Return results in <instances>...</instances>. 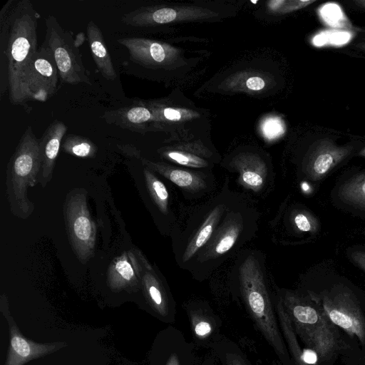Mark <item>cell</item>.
I'll list each match as a JSON object with an SVG mask.
<instances>
[{"mask_svg": "<svg viewBox=\"0 0 365 365\" xmlns=\"http://www.w3.org/2000/svg\"><path fill=\"white\" fill-rule=\"evenodd\" d=\"M40 15L29 0H9L0 11V93L25 106L23 79L37 48Z\"/></svg>", "mask_w": 365, "mask_h": 365, "instance_id": "cell-1", "label": "cell"}, {"mask_svg": "<svg viewBox=\"0 0 365 365\" xmlns=\"http://www.w3.org/2000/svg\"><path fill=\"white\" fill-rule=\"evenodd\" d=\"M259 254L250 252L238 266V288L253 323L272 348L280 365H294L281 331L273 297Z\"/></svg>", "mask_w": 365, "mask_h": 365, "instance_id": "cell-2", "label": "cell"}, {"mask_svg": "<svg viewBox=\"0 0 365 365\" xmlns=\"http://www.w3.org/2000/svg\"><path fill=\"white\" fill-rule=\"evenodd\" d=\"M277 294L287 312L294 331L318 359H331L341 346L336 326L329 319L314 297L301 295L287 289Z\"/></svg>", "mask_w": 365, "mask_h": 365, "instance_id": "cell-3", "label": "cell"}, {"mask_svg": "<svg viewBox=\"0 0 365 365\" xmlns=\"http://www.w3.org/2000/svg\"><path fill=\"white\" fill-rule=\"evenodd\" d=\"M256 213L235 200L211 238L186 267L196 279H204L228 256L253 237Z\"/></svg>", "mask_w": 365, "mask_h": 365, "instance_id": "cell-4", "label": "cell"}, {"mask_svg": "<svg viewBox=\"0 0 365 365\" xmlns=\"http://www.w3.org/2000/svg\"><path fill=\"white\" fill-rule=\"evenodd\" d=\"M41 170L38 140L29 125L9 159L6 178L11 211L21 219H26L34 210V205L29 199L27 191L38 181Z\"/></svg>", "mask_w": 365, "mask_h": 365, "instance_id": "cell-5", "label": "cell"}, {"mask_svg": "<svg viewBox=\"0 0 365 365\" xmlns=\"http://www.w3.org/2000/svg\"><path fill=\"white\" fill-rule=\"evenodd\" d=\"M237 199L227 185L220 194L200 207L181 235L178 237L176 259L185 269L196 255L208 242L222 218Z\"/></svg>", "mask_w": 365, "mask_h": 365, "instance_id": "cell-6", "label": "cell"}, {"mask_svg": "<svg viewBox=\"0 0 365 365\" xmlns=\"http://www.w3.org/2000/svg\"><path fill=\"white\" fill-rule=\"evenodd\" d=\"M45 24L46 34L43 43L49 49L56 62L61 81L71 85H91L88 73L83 66L72 33L65 30L53 15L47 16Z\"/></svg>", "mask_w": 365, "mask_h": 365, "instance_id": "cell-7", "label": "cell"}, {"mask_svg": "<svg viewBox=\"0 0 365 365\" xmlns=\"http://www.w3.org/2000/svg\"><path fill=\"white\" fill-rule=\"evenodd\" d=\"M64 216L68 235L73 250L82 263L94 253L96 226L91 218L86 201V190H71L66 198Z\"/></svg>", "mask_w": 365, "mask_h": 365, "instance_id": "cell-8", "label": "cell"}, {"mask_svg": "<svg viewBox=\"0 0 365 365\" xmlns=\"http://www.w3.org/2000/svg\"><path fill=\"white\" fill-rule=\"evenodd\" d=\"M58 70L49 49L42 43L26 69L23 88L27 101L45 102L58 90Z\"/></svg>", "mask_w": 365, "mask_h": 365, "instance_id": "cell-9", "label": "cell"}, {"mask_svg": "<svg viewBox=\"0 0 365 365\" xmlns=\"http://www.w3.org/2000/svg\"><path fill=\"white\" fill-rule=\"evenodd\" d=\"M0 312L8 324L9 346L4 365H24L66 347L65 341L38 343L26 338L20 331L8 304L6 295L0 298Z\"/></svg>", "mask_w": 365, "mask_h": 365, "instance_id": "cell-10", "label": "cell"}, {"mask_svg": "<svg viewBox=\"0 0 365 365\" xmlns=\"http://www.w3.org/2000/svg\"><path fill=\"white\" fill-rule=\"evenodd\" d=\"M319 304L335 326L365 343V317L347 292L333 289L323 294Z\"/></svg>", "mask_w": 365, "mask_h": 365, "instance_id": "cell-11", "label": "cell"}, {"mask_svg": "<svg viewBox=\"0 0 365 365\" xmlns=\"http://www.w3.org/2000/svg\"><path fill=\"white\" fill-rule=\"evenodd\" d=\"M117 41L128 50V58L123 63L124 69L133 76L143 69L164 66L175 55L174 48L155 40L140 37H123Z\"/></svg>", "mask_w": 365, "mask_h": 365, "instance_id": "cell-12", "label": "cell"}, {"mask_svg": "<svg viewBox=\"0 0 365 365\" xmlns=\"http://www.w3.org/2000/svg\"><path fill=\"white\" fill-rule=\"evenodd\" d=\"M184 309L190 323L192 342L197 349L210 350L222 335L221 319L205 301L187 302Z\"/></svg>", "mask_w": 365, "mask_h": 365, "instance_id": "cell-13", "label": "cell"}, {"mask_svg": "<svg viewBox=\"0 0 365 365\" xmlns=\"http://www.w3.org/2000/svg\"><path fill=\"white\" fill-rule=\"evenodd\" d=\"M155 365H200L202 360L192 341L173 327L165 329L159 337Z\"/></svg>", "mask_w": 365, "mask_h": 365, "instance_id": "cell-14", "label": "cell"}, {"mask_svg": "<svg viewBox=\"0 0 365 365\" xmlns=\"http://www.w3.org/2000/svg\"><path fill=\"white\" fill-rule=\"evenodd\" d=\"M140 258L143 267L141 282L147 302L160 320L173 323L176 309L172 295L140 253Z\"/></svg>", "mask_w": 365, "mask_h": 365, "instance_id": "cell-15", "label": "cell"}, {"mask_svg": "<svg viewBox=\"0 0 365 365\" xmlns=\"http://www.w3.org/2000/svg\"><path fill=\"white\" fill-rule=\"evenodd\" d=\"M142 163L191 195H203L214 185L213 177L143 158Z\"/></svg>", "mask_w": 365, "mask_h": 365, "instance_id": "cell-16", "label": "cell"}, {"mask_svg": "<svg viewBox=\"0 0 365 365\" xmlns=\"http://www.w3.org/2000/svg\"><path fill=\"white\" fill-rule=\"evenodd\" d=\"M102 118L108 124L143 134L148 123L153 120V112L146 103L137 100L129 105L104 112Z\"/></svg>", "mask_w": 365, "mask_h": 365, "instance_id": "cell-17", "label": "cell"}, {"mask_svg": "<svg viewBox=\"0 0 365 365\" xmlns=\"http://www.w3.org/2000/svg\"><path fill=\"white\" fill-rule=\"evenodd\" d=\"M124 252L111 263L108 272V285L113 291L138 288L143 273L140 253Z\"/></svg>", "mask_w": 365, "mask_h": 365, "instance_id": "cell-18", "label": "cell"}, {"mask_svg": "<svg viewBox=\"0 0 365 365\" xmlns=\"http://www.w3.org/2000/svg\"><path fill=\"white\" fill-rule=\"evenodd\" d=\"M67 127L62 121L55 120L48 126L38 140L41 160L38 182L43 187L52 179L56 160Z\"/></svg>", "mask_w": 365, "mask_h": 365, "instance_id": "cell-19", "label": "cell"}, {"mask_svg": "<svg viewBox=\"0 0 365 365\" xmlns=\"http://www.w3.org/2000/svg\"><path fill=\"white\" fill-rule=\"evenodd\" d=\"M86 31L91 53L97 68L106 79L115 80L117 73L100 28L91 20L87 24Z\"/></svg>", "mask_w": 365, "mask_h": 365, "instance_id": "cell-20", "label": "cell"}, {"mask_svg": "<svg viewBox=\"0 0 365 365\" xmlns=\"http://www.w3.org/2000/svg\"><path fill=\"white\" fill-rule=\"evenodd\" d=\"M273 301L281 331L294 365H309L304 360L303 353L292 322L277 292L274 294Z\"/></svg>", "mask_w": 365, "mask_h": 365, "instance_id": "cell-21", "label": "cell"}, {"mask_svg": "<svg viewBox=\"0 0 365 365\" xmlns=\"http://www.w3.org/2000/svg\"><path fill=\"white\" fill-rule=\"evenodd\" d=\"M209 351L221 365H252L239 345L223 334Z\"/></svg>", "mask_w": 365, "mask_h": 365, "instance_id": "cell-22", "label": "cell"}, {"mask_svg": "<svg viewBox=\"0 0 365 365\" xmlns=\"http://www.w3.org/2000/svg\"><path fill=\"white\" fill-rule=\"evenodd\" d=\"M143 173L147 189L153 202L162 214L168 215L169 193L167 187L150 168L145 167Z\"/></svg>", "mask_w": 365, "mask_h": 365, "instance_id": "cell-23", "label": "cell"}, {"mask_svg": "<svg viewBox=\"0 0 365 365\" xmlns=\"http://www.w3.org/2000/svg\"><path fill=\"white\" fill-rule=\"evenodd\" d=\"M63 150L79 158H93L98 148L89 138L81 135L69 134L63 143Z\"/></svg>", "mask_w": 365, "mask_h": 365, "instance_id": "cell-24", "label": "cell"}, {"mask_svg": "<svg viewBox=\"0 0 365 365\" xmlns=\"http://www.w3.org/2000/svg\"><path fill=\"white\" fill-rule=\"evenodd\" d=\"M339 194L346 202L365 207V174L353 177L346 182Z\"/></svg>", "mask_w": 365, "mask_h": 365, "instance_id": "cell-25", "label": "cell"}, {"mask_svg": "<svg viewBox=\"0 0 365 365\" xmlns=\"http://www.w3.org/2000/svg\"><path fill=\"white\" fill-rule=\"evenodd\" d=\"M162 155L172 162L188 168H204L208 166L207 162L204 159L183 151L165 150Z\"/></svg>", "mask_w": 365, "mask_h": 365, "instance_id": "cell-26", "label": "cell"}, {"mask_svg": "<svg viewBox=\"0 0 365 365\" xmlns=\"http://www.w3.org/2000/svg\"><path fill=\"white\" fill-rule=\"evenodd\" d=\"M334 163L333 156L328 153H324L317 156L312 165V173L316 176L326 174Z\"/></svg>", "mask_w": 365, "mask_h": 365, "instance_id": "cell-27", "label": "cell"}, {"mask_svg": "<svg viewBox=\"0 0 365 365\" xmlns=\"http://www.w3.org/2000/svg\"><path fill=\"white\" fill-rule=\"evenodd\" d=\"M262 132L267 138H274L283 132L282 122L277 118H270L262 124Z\"/></svg>", "mask_w": 365, "mask_h": 365, "instance_id": "cell-28", "label": "cell"}, {"mask_svg": "<svg viewBox=\"0 0 365 365\" xmlns=\"http://www.w3.org/2000/svg\"><path fill=\"white\" fill-rule=\"evenodd\" d=\"M297 228L302 232H309L312 229V224L309 217L304 213H297L293 219Z\"/></svg>", "mask_w": 365, "mask_h": 365, "instance_id": "cell-29", "label": "cell"}, {"mask_svg": "<svg viewBox=\"0 0 365 365\" xmlns=\"http://www.w3.org/2000/svg\"><path fill=\"white\" fill-rule=\"evenodd\" d=\"M264 86V80L258 76L250 77L246 81V86L252 91H260Z\"/></svg>", "mask_w": 365, "mask_h": 365, "instance_id": "cell-30", "label": "cell"}, {"mask_svg": "<svg viewBox=\"0 0 365 365\" xmlns=\"http://www.w3.org/2000/svg\"><path fill=\"white\" fill-rule=\"evenodd\" d=\"M354 262L365 271V252L354 251L351 255Z\"/></svg>", "mask_w": 365, "mask_h": 365, "instance_id": "cell-31", "label": "cell"}, {"mask_svg": "<svg viewBox=\"0 0 365 365\" xmlns=\"http://www.w3.org/2000/svg\"><path fill=\"white\" fill-rule=\"evenodd\" d=\"M120 150L124 153L125 155L130 156H135L139 157V152L132 145H118Z\"/></svg>", "mask_w": 365, "mask_h": 365, "instance_id": "cell-32", "label": "cell"}, {"mask_svg": "<svg viewBox=\"0 0 365 365\" xmlns=\"http://www.w3.org/2000/svg\"><path fill=\"white\" fill-rule=\"evenodd\" d=\"M200 365H217V360L212 353L209 351L203 357Z\"/></svg>", "mask_w": 365, "mask_h": 365, "instance_id": "cell-33", "label": "cell"}, {"mask_svg": "<svg viewBox=\"0 0 365 365\" xmlns=\"http://www.w3.org/2000/svg\"><path fill=\"white\" fill-rule=\"evenodd\" d=\"M86 41V35L83 32L78 33L76 38H74V42L77 48L79 47L84 43Z\"/></svg>", "mask_w": 365, "mask_h": 365, "instance_id": "cell-34", "label": "cell"}, {"mask_svg": "<svg viewBox=\"0 0 365 365\" xmlns=\"http://www.w3.org/2000/svg\"><path fill=\"white\" fill-rule=\"evenodd\" d=\"M272 365H280V364L279 363L276 364L275 362H273V364Z\"/></svg>", "mask_w": 365, "mask_h": 365, "instance_id": "cell-35", "label": "cell"}]
</instances>
